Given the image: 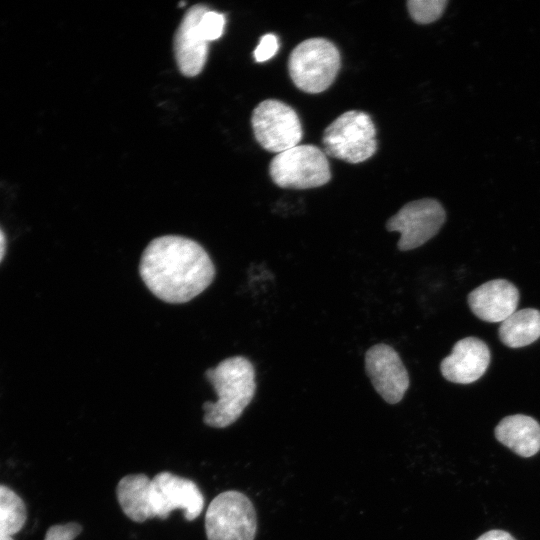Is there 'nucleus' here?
I'll use <instances>...</instances> for the list:
<instances>
[{
  "label": "nucleus",
  "instance_id": "1",
  "mask_svg": "<svg viewBox=\"0 0 540 540\" xmlns=\"http://www.w3.org/2000/svg\"><path fill=\"white\" fill-rule=\"evenodd\" d=\"M140 276L159 299L185 303L202 293L215 276V267L196 241L178 235L153 239L142 253Z\"/></svg>",
  "mask_w": 540,
  "mask_h": 540
},
{
  "label": "nucleus",
  "instance_id": "2",
  "mask_svg": "<svg viewBox=\"0 0 540 540\" xmlns=\"http://www.w3.org/2000/svg\"><path fill=\"white\" fill-rule=\"evenodd\" d=\"M218 398L203 404V421L213 428H225L233 424L252 401L255 391V370L243 356L221 361L205 372Z\"/></svg>",
  "mask_w": 540,
  "mask_h": 540
},
{
  "label": "nucleus",
  "instance_id": "3",
  "mask_svg": "<svg viewBox=\"0 0 540 540\" xmlns=\"http://www.w3.org/2000/svg\"><path fill=\"white\" fill-rule=\"evenodd\" d=\"M337 47L325 38H310L290 53L288 71L294 85L303 92L317 94L328 89L341 66Z\"/></svg>",
  "mask_w": 540,
  "mask_h": 540
},
{
  "label": "nucleus",
  "instance_id": "4",
  "mask_svg": "<svg viewBox=\"0 0 540 540\" xmlns=\"http://www.w3.org/2000/svg\"><path fill=\"white\" fill-rule=\"evenodd\" d=\"M324 153L356 164L372 157L377 150L376 128L367 113L346 111L332 121L322 137Z\"/></svg>",
  "mask_w": 540,
  "mask_h": 540
},
{
  "label": "nucleus",
  "instance_id": "5",
  "mask_svg": "<svg viewBox=\"0 0 540 540\" xmlns=\"http://www.w3.org/2000/svg\"><path fill=\"white\" fill-rule=\"evenodd\" d=\"M272 181L281 188L310 189L331 179L326 154L319 147L303 144L276 154L269 164Z\"/></svg>",
  "mask_w": 540,
  "mask_h": 540
},
{
  "label": "nucleus",
  "instance_id": "6",
  "mask_svg": "<svg viewBox=\"0 0 540 540\" xmlns=\"http://www.w3.org/2000/svg\"><path fill=\"white\" fill-rule=\"evenodd\" d=\"M205 531L208 540H254L257 515L252 502L239 491L220 493L206 511Z\"/></svg>",
  "mask_w": 540,
  "mask_h": 540
},
{
  "label": "nucleus",
  "instance_id": "7",
  "mask_svg": "<svg viewBox=\"0 0 540 540\" xmlns=\"http://www.w3.org/2000/svg\"><path fill=\"white\" fill-rule=\"evenodd\" d=\"M251 124L257 142L272 153L295 147L302 139L300 118L291 106L280 100L260 102L252 112Z\"/></svg>",
  "mask_w": 540,
  "mask_h": 540
},
{
  "label": "nucleus",
  "instance_id": "8",
  "mask_svg": "<svg viewBox=\"0 0 540 540\" xmlns=\"http://www.w3.org/2000/svg\"><path fill=\"white\" fill-rule=\"evenodd\" d=\"M446 219L439 201L423 198L405 204L386 222L387 230L400 233L397 247L408 251L420 247L434 237Z\"/></svg>",
  "mask_w": 540,
  "mask_h": 540
},
{
  "label": "nucleus",
  "instance_id": "9",
  "mask_svg": "<svg viewBox=\"0 0 540 540\" xmlns=\"http://www.w3.org/2000/svg\"><path fill=\"white\" fill-rule=\"evenodd\" d=\"M150 503L154 517L166 519L182 509L185 519L192 521L201 514L204 497L192 480L162 471L151 479Z\"/></svg>",
  "mask_w": 540,
  "mask_h": 540
},
{
  "label": "nucleus",
  "instance_id": "10",
  "mask_svg": "<svg viewBox=\"0 0 540 540\" xmlns=\"http://www.w3.org/2000/svg\"><path fill=\"white\" fill-rule=\"evenodd\" d=\"M365 371L377 393L389 404L402 400L409 387V374L399 354L380 343L365 354Z\"/></svg>",
  "mask_w": 540,
  "mask_h": 540
},
{
  "label": "nucleus",
  "instance_id": "11",
  "mask_svg": "<svg viewBox=\"0 0 540 540\" xmlns=\"http://www.w3.org/2000/svg\"><path fill=\"white\" fill-rule=\"evenodd\" d=\"M209 10L203 4L191 6L184 14L174 36V54L180 72L187 77L198 75L207 60L208 41L203 37L199 22Z\"/></svg>",
  "mask_w": 540,
  "mask_h": 540
},
{
  "label": "nucleus",
  "instance_id": "12",
  "mask_svg": "<svg viewBox=\"0 0 540 540\" xmlns=\"http://www.w3.org/2000/svg\"><path fill=\"white\" fill-rule=\"evenodd\" d=\"M490 358V350L484 341L466 337L455 343L451 354L442 360L440 370L450 382L470 384L486 372Z\"/></svg>",
  "mask_w": 540,
  "mask_h": 540
},
{
  "label": "nucleus",
  "instance_id": "13",
  "mask_svg": "<svg viewBox=\"0 0 540 540\" xmlns=\"http://www.w3.org/2000/svg\"><path fill=\"white\" fill-rule=\"evenodd\" d=\"M468 305L475 316L486 322H503L516 311L519 292L505 279L490 280L471 291Z\"/></svg>",
  "mask_w": 540,
  "mask_h": 540
},
{
  "label": "nucleus",
  "instance_id": "14",
  "mask_svg": "<svg viewBox=\"0 0 540 540\" xmlns=\"http://www.w3.org/2000/svg\"><path fill=\"white\" fill-rule=\"evenodd\" d=\"M496 439L521 457L540 450V424L533 417L515 414L504 417L495 427Z\"/></svg>",
  "mask_w": 540,
  "mask_h": 540
},
{
  "label": "nucleus",
  "instance_id": "15",
  "mask_svg": "<svg viewBox=\"0 0 540 540\" xmlns=\"http://www.w3.org/2000/svg\"><path fill=\"white\" fill-rule=\"evenodd\" d=\"M150 493L151 479L142 473L124 476L116 487L117 500L123 513L139 523L154 518Z\"/></svg>",
  "mask_w": 540,
  "mask_h": 540
},
{
  "label": "nucleus",
  "instance_id": "16",
  "mask_svg": "<svg viewBox=\"0 0 540 540\" xmlns=\"http://www.w3.org/2000/svg\"><path fill=\"white\" fill-rule=\"evenodd\" d=\"M501 342L510 348L527 346L540 338V311L526 308L515 311L498 330Z\"/></svg>",
  "mask_w": 540,
  "mask_h": 540
},
{
  "label": "nucleus",
  "instance_id": "17",
  "mask_svg": "<svg viewBox=\"0 0 540 540\" xmlns=\"http://www.w3.org/2000/svg\"><path fill=\"white\" fill-rule=\"evenodd\" d=\"M26 518V506L20 496L0 484V532L10 536L18 533Z\"/></svg>",
  "mask_w": 540,
  "mask_h": 540
},
{
  "label": "nucleus",
  "instance_id": "18",
  "mask_svg": "<svg viewBox=\"0 0 540 540\" xmlns=\"http://www.w3.org/2000/svg\"><path fill=\"white\" fill-rule=\"evenodd\" d=\"M446 4V0H409L407 8L415 22L428 24L441 17Z\"/></svg>",
  "mask_w": 540,
  "mask_h": 540
},
{
  "label": "nucleus",
  "instance_id": "19",
  "mask_svg": "<svg viewBox=\"0 0 540 540\" xmlns=\"http://www.w3.org/2000/svg\"><path fill=\"white\" fill-rule=\"evenodd\" d=\"M224 26V16L212 10H207L199 22V29L208 42L220 38L223 34Z\"/></svg>",
  "mask_w": 540,
  "mask_h": 540
},
{
  "label": "nucleus",
  "instance_id": "20",
  "mask_svg": "<svg viewBox=\"0 0 540 540\" xmlns=\"http://www.w3.org/2000/svg\"><path fill=\"white\" fill-rule=\"evenodd\" d=\"M82 531V526L76 522L51 526L44 540H73Z\"/></svg>",
  "mask_w": 540,
  "mask_h": 540
},
{
  "label": "nucleus",
  "instance_id": "21",
  "mask_svg": "<svg viewBox=\"0 0 540 540\" xmlns=\"http://www.w3.org/2000/svg\"><path fill=\"white\" fill-rule=\"evenodd\" d=\"M278 49L279 43L276 35L272 33L263 35L254 51L255 61L265 62L271 59L277 53Z\"/></svg>",
  "mask_w": 540,
  "mask_h": 540
},
{
  "label": "nucleus",
  "instance_id": "22",
  "mask_svg": "<svg viewBox=\"0 0 540 540\" xmlns=\"http://www.w3.org/2000/svg\"><path fill=\"white\" fill-rule=\"evenodd\" d=\"M476 540H516L510 533L499 530V529H493L485 532L481 536H479Z\"/></svg>",
  "mask_w": 540,
  "mask_h": 540
},
{
  "label": "nucleus",
  "instance_id": "23",
  "mask_svg": "<svg viewBox=\"0 0 540 540\" xmlns=\"http://www.w3.org/2000/svg\"><path fill=\"white\" fill-rule=\"evenodd\" d=\"M6 253V237L3 230L0 228V263Z\"/></svg>",
  "mask_w": 540,
  "mask_h": 540
},
{
  "label": "nucleus",
  "instance_id": "24",
  "mask_svg": "<svg viewBox=\"0 0 540 540\" xmlns=\"http://www.w3.org/2000/svg\"><path fill=\"white\" fill-rule=\"evenodd\" d=\"M0 540H14L12 536L0 532Z\"/></svg>",
  "mask_w": 540,
  "mask_h": 540
}]
</instances>
